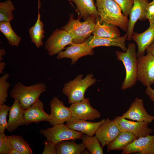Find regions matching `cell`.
<instances>
[{
  "mask_svg": "<svg viewBox=\"0 0 154 154\" xmlns=\"http://www.w3.org/2000/svg\"><path fill=\"white\" fill-rule=\"evenodd\" d=\"M95 5L100 21L118 26L127 32L129 19L114 0H96Z\"/></svg>",
  "mask_w": 154,
  "mask_h": 154,
  "instance_id": "cell-1",
  "label": "cell"
},
{
  "mask_svg": "<svg viewBox=\"0 0 154 154\" xmlns=\"http://www.w3.org/2000/svg\"><path fill=\"white\" fill-rule=\"evenodd\" d=\"M136 46L134 43H130L126 52H115L117 59L121 61L125 70V76L121 87L124 90L132 87L137 80V56Z\"/></svg>",
  "mask_w": 154,
  "mask_h": 154,
  "instance_id": "cell-2",
  "label": "cell"
},
{
  "mask_svg": "<svg viewBox=\"0 0 154 154\" xmlns=\"http://www.w3.org/2000/svg\"><path fill=\"white\" fill-rule=\"evenodd\" d=\"M47 88L42 82L27 86L19 82L14 85L10 95L12 98L18 100L22 108L26 110L38 100L40 95Z\"/></svg>",
  "mask_w": 154,
  "mask_h": 154,
  "instance_id": "cell-3",
  "label": "cell"
},
{
  "mask_svg": "<svg viewBox=\"0 0 154 154\" xmlns=\"http://www.w3.org/2000/svg\"><path fill=\"white\" fill-rule=\"evenodd\" d=\"M74 14L70 15L69 21L67 24L61 29L68 33L72 38V43L79 44L83 43L90 36L95 27L96 19L94 16L92 15L81 22L80 16L77 19H74Z\"/></svg>",
  "mask_w": 154,
  "mask_h": 154,
  "instance_id": "cell-4",
  "label": "cell"
},
{
  "mask_svg": "<svg viewBox=\"0 0 154 154\" xmlns=\"http://www.w3.org/2000/svg\"><path fill=\"white\" fill-rule=\"evenodd\" d=\"M82 74L79 75L74 79L64 84L62 92L67 96L69 104L80 102L84 99L87 89L96 81L92 74H87L84 78Z\"/></svg>",
  "mask_w": 154,
  "mask_h": 154,
  "instance_id": "cell-5",
  "label": "cell"
},
{
  "mask_svg": "<svg viewBox=\"0 0 154 154\" xmlns=\"http://www.w3.org/2000/svg\"><path fill=\"white\" fill-rule=\"evenodd\" d=\"M39 132L46 139L55 145L62 141L81 139L84 135L82 133L71 129L64 124L56 125L46 129H41Z\"/></svg>",
  "mask_w": 154,
  "mask_h": 154,
  "instance_id": "cell-6",
  "label": "cell"
},
{
  "mask_svg": "<svg viewBox=\"0 0 154 154\" xmlns=\"http://www.w3.org/2000/svg\"><path fill=\"white\" fill-rule=\"evenodd\" d=\"M137 80L147 87L154 84V56L150 52L137 57Z\"/></svg>",
  "mask_w": 154,
  "mask_h": 154,
  "instance_id": "cell-7",
  "label": "cell"
},
{
  "mask_svg": "<svg viewBox=\"0 0 154 154\" xmlns=\"http://www.w3.org/2000/svg\"><path fill=\"white\" fill-rule=\"evenodd\" d=\"M72 36L67 31L57 29L46 41L44 49L52 56L62 51L66 46L72 43Z\"/></svg>",
  "mask_w": 154,
  "mask_h": 154,
  "instance_id": "cell-8",
  "label": "cell"
},
{
  "mask_svg": "<svg viewBox=\"0 0 154 154\" xmlns=\"http://www.w3.org/2000/svg\"><path fill=\"white\" fill-rule=\"evenodd\" d=\"M114 120L121 131L130 133L138 138L150 135L153 132L148 127L149 123L145 122L129 120L122 116H116Z\"/></svg>",
  "mask_w": 154,
  "mask_h": 154,
  "instance_id": "cell-9",
  "label": "cell"
},
{
  "mask_svg": "<svg viewBox=\"0 0 154 154\" xmlns=\"http://www.w3.org/2000/svg\"><path fill=\"white\" fill-rule=\"evenodd\" d=\"M72 117L86 120H93L99 118L101 113L91 106L89 98L72 104L69 107Z\"/></svg>",
  "mask_w": 154,
  "mask_h": 154,
  "instance_id": "cell-10",
  "label": "cell"
},
{
  "mask_svg": "<svg viewBox=\"0 0 154 154\" xmlns=\"http://www.w3.org/2000/svg\"><path fill=\"white\" fill-rule=\"evenodd\" d=\"M50 106L51 113L48 122L51 125L64 124L72 117L70 108L64 106L63 102L56 97L52 99Z\"/></svg>",
  "mask_w": 154,
  "mask_h": 154,
  "instance_id": "cell-11",
  "label": "cell"
},
{
  "mask_svg": "<svg viewBox=\"0 0 154 154\" xmlns=\"http://www.w3.org/2000/svg\"><path fill=\"white\" fill-rule=\"evenodd\" d=\"M122 116L126 119L148 123L154 120V116L149 115L145 110L143 100L137 97L135 99L127 111Z\"/></svg>",
  "mask_w": 154,
  "mask_h": 154,
  "instance_id": "cell-12",
  "label": "cell"
},
{
  "mask_svg": "<svg viewBox=\"0 0 154 154\" xmlns=\"http://www.w3.org/2000/svg\"><path fill=\"white\" fill-rule=\"evenodd\" d=\"M136 152L141 154H154V135L149 134L137 138L123 149L121 153Z\"/></svg>",
  "mask_w": 154,
  "mask_h": 154,
  "instance_id": "cell-13",
  "label": "cell"
},
{
  "mask_svg": "<svg viewBox=\"0 0 154 154\" xmlns=\"http://www.w3.org/2000/svg\"><path fill=\"white\" fill-rule=\"evenodd\" d=\"M121 132L114 119L111 120L108 118L99 127L95 134L103 147L115 139Z\"/></svg>",
  "mask_w": 154,
  "mask_h": 154,
  "instance_id": "cell-14",
  "label": "cell"
},
{
  "mask_svg": "<svg viewBox=\"0 0 154 154\" xmlns=\"http://www.w3.org/2000/svg\"><path fill=\"white\" fill-rule=\"evenodd\" d=\"M64 51L58 54L57 58L60 59L69 58L71 60V64H73L80 57L94 54L93 49L88 46L85 42L81 43H72Z\"/></svg>",
  "mask_w": 154,
  "mask_h": 154,
  "instance_id": "cell-15",
  "label": "cell"
},
{
  "mask_svg": "<svg viewBox=\"0 0 154 154\" xmlns=\"http://www.w3.org/2000/svg\"><path fill=\"white\" fill-rule=\"evenodd\" d=\"M149 0H134L133 5L129 14L127 40L131 41L133 34L135 24L138 20L146 19L145 15V9Z\"/></svg>",
  "mask_w": 154,
  "mask_h": 154,
  "instance_id": "cell-16",
  "label": "cell"
},
{
  "mask_svg": "<svg viewBox=\"0 0 154 154\" xmlns=\"http://www.w3.org/2000/svg\"><path fill=\"white\" fill-rule=\"evenodd\" d=\"M127 37V33L122 37L114 38L99 37L93 35L90 36L84 42L88 46L92 48L100 46H114L119 47L124 52H126L127 48L125 43Z\"/></svg>",
  "mask_w": 154,
  "mask_h": 154,
  "instance_id": "cell-17",
  "label": "cell"
},
{
  "mask_svg": "<svg viewBox=\"0 0 154 154\" xmlns=\"http://www.w3.org/2000/svg\"><path fill=\"white\" fill-rule=\"evenodd\" d=\"M104 119L98 122H94L72 117L66 122L65 125L71 129L90 136H93L99 127L104 122Z\"/></svg>",
  "mask_w": 154,
  "mask_h": 154,
  "instance_id": "cell-18",
  "label": "cell"
},
{
  "mask_svg": "<svg viewBox=\"0 0 154 154\" xmlns=\"http://www.w3.org/2000/svg\"><path fill=\"white\" fill-rule=\"evenodd\" d=\"M24 118L26 125L31 123H38L42 121L48 122L50 119V114L44 110L43 103L39 99L36 103L25 110Z\"/></svg>",
  "mask_w": 154,
  "mask_h": 154,
  "instance_id": "cell-19",
  "label": "cell"
},
{
  "mask_svg": "<svg viewBox=\"0 0 154 154\" xmlns=\"http://www.w3.org/2000/svg\"><path fill=\"white\" fill-rule=\"evenodd\" d=\"M25 110L22 108L19 100L14 99L9 110L8 125L7 129L9 132L15 130L18 127L26 125L24 118Z\"/></svg>",
  "mask_w": 154,
  "mask_h": 154,
  "instance_id": "cell-20",
  "label": "cell"
},
{
  "mask_svg": "<svg viewBox=\"0 0 154 154\" xmlns=\"http://www.w3.org/2000/svg\"><path fill=\"white\" fill-rule=\"evenodd\" d=\"M131 39L137 44V57L144 55L145 50L154 40V24L143 33H133Z\"/></svg>",
  "mask_w": 154,
  "mask_h": 154,
  "instance_id": "cell-21",
  "label": "cell"
},
{
  "mask_svg": "<svg viewBox=\"0 0 154 154\" xmlns=\"http://www.w3.org/2000/svg\"><path fill=\"white\" fill-rule=\"evenodd\" d=\"M99 18L96 19L95 25L92 33L94 35L99 37L113 38L121 37L120 32L117 26L101 22Z\"/></svg>",
  "mask_w": 154,
  "mask_h": 154,
  "instance_id": "cell-22",
  "label": "cell"
},
{
  "mask_svg": "<svg viewBox=\"0 0 154 154\" xmlns=\"http://www.w3.org/2000/svg\"><path fill=\"white\" fill-rule=\"evenodd\" d=\"M76 5L78 16L84 20L92 15L99 17L94 0H68Z\"/></svg>",
  "mask_w": 154,
  "mask_h": 154,
  "instance_id": "cell-23",
  "label": "cell"
},
{
  "mask_svg": "<svg viewBox=\"0 0 154 154\" xmlns=\"http://www.w3.org/2000/svg\"><path fill=\"white\" fill-rule=\"evenodd\" d=\"M138 137L133 134L122 131L113 140L107 145V152L114 150H123Z\"/></svg>",
  "mask_w": 154,
  "mask_h": 154,
  "instance_id": "cell-24",
  "label": "cell"
},
{
  "mask_svg": "<svg viewBox=\"0 0 154 154\" xmlns=\"http://www.w3.org/2000/svg\"><path fill=\"white\" fill-rule=\"evenodd\" d=\"M44 23L40 19L39 10H38V17L35 24L29 29V32L31 41L36 47L39 48L43 46V39L45 37L43 29Z\"/></svg>",
  "mask_w": 154,
  "mask_h": 154,
  "instance_id": "cell-25",
  "label": "cell"
},
{
  "mask_svg": "<svg viewBox=\"0 0 154 154\" xmlns=\"http://www.w3.org/2000/svg\"><path fill=\"white\" fill-rule=\"evenodd\" d=\"M75 140H66L60 142L56 145V154H80L85 149L82 142L78 144Z\"/></svg>",
  "mask_w": 154,
  "mask_h": 154,
  "instance_id": "cell-26",
  "label": "cell"
},
{
  "mask_svg": "<svg viewBox=\"0 0 154 154\" xmlns=\"http://www.w3.org/2000/svg\"><path fill=\"white\" fill-rule=\"evenodd\" d=\"M12 148L21 154H32V151L29 145L22 137L18 135L7 136Z\"/></svg>",
  "mask_w": 154,
  "mask_h": 154,
  "instance_id": "cell-27",
  "label": "cell"
},
{
  "mask_svg": "<svg viewBox=\"0 0 154 154\" xmlns=\"http://www.w3.org/2000/svg\"><path fill=\"white\" fill-rule=\"evenodd\" d=\"M0 31L6 38L9 44L12 46H19L21 38L14 32L10 22L0 23Z\"/></svg>",
  "mask_w": 154,
  "mask_h": 154,
  "instance_id": "cell-28",
  "label": "cell"
},
{
  "mask_svg": "<svg viewBox=\"0 0 154 154\" xmlns=\"http://www.w3.org/2000/svg\"><path fill=\"white\" fill-rule=\"evenodd\" d=\"M81 139L85 148L92 154H103V147L97 137L83 135Z\"/></svg>",
  "mask_w": 154,
  "mask_h": 154,
  "instance_id": "cell-29",
  "label": "cell"
},
{
  "mask_svg": "<svg viewBox=\"0 0 154 154\" xmlns=\"http://www.w3.org/2000/svg\"><path fill=\"white\" fill-rule=\"evenodd\" d=\"M16 8L11 0L0 2V23L10 22L14 19L13 12Z\"/></svg>",
  "mask_w": 154,
  "mask_h": 154,
  "instance_id": "cell-30",
  "label": "cell"
},
{
  "mask_svg": "<svg viewBox=\"0 0 154 154\" xmlns=\"http://www.w3.org/2000/svg\"><path fill=\"white\" fill-rule=\"evenodd\" d=\"M9 76L8 73H6L0 78V105L3 104L7 101L8 91L10 86L7 81Z\"/></svg>",
  "mask_w": 154,
  "mask_h": 154,
  "instance_id": "cell-31",
  "label": "cell"
},
{
  "mask_svg": "<svg viewBox=\"0 0 154 154\" xmlns=\"http://www.w3.org/2000/svg\"><path fill=\"white\" fill-rule=\"evenodd\" d=\"M10 108L4 104L0 105V133H4L7 127L8 123L7 119Z\"/></svg>",
  "mask_w": 154,
  "mask_h": 154,
  "instance_id": "cell-32",
  "label": "cell"
},
{
  "mask_svg": "<svg viewBox=\"0 0 154 154\" xmlns=\"http://www.w3.org/2000/svg\"><path fill=\"white\" fill-rule=\"evenodd\" d=\"M12 148L7 136L4 133H0V154H9Z\"/></svg>",
  "mask_w": 154,
  "mask_h": 154,
  "instance_id": "cell-33",
  "label": "cell"
},
{
  "mask_svg": "<svg viewBox=\"0 0 154 154\" xmlns=\"http://www.w3.org/2000/svg\"><path fill=\"white\" fill-rule=\"evenodd\" d=\"M120 6L123 14L128 18L133 5L134 0H114Z\"/></svg>",
  "mask_w": 154,
  "mask_h": 154,
  "instance_id": "cell-34",
  "label": "cell"
},
{
  "mask_svg": "<svg viewBox=\"0 0 154 154\" xmlns=\"http://www.w3.org/2000/svg\"><path fill=\"white\" fill-rule=\"evenodd\" d=\"M145 15L146 19L149 21L150 26L154 24V0L149 3L145 9Z\"/></svg>",
  "mask_w": 154,
  "mask_h": 154,
  "instance_id": "cell-35",
  "label": "cell"
},
{
  "mask_svg": "<svg viewBox=\"0 0 154 154\" xmlns=\"http://www.w3.org/2000/svg\"><path fill=\"white\" fill-rule=\"evenodd\" d=\"M44 148L42 154H56V145L46 139L43 142Z\"/></svg>",
  "mask_w": 154,
  "mask_h": 154,
  "instance_id": "cell-36",
  "label": "cell"
},
{
  "mask_svg": "<svg viewBox=\"0 0 154 154\" xmlns=\"http://www.w3.org/2000/svg\"><path fill=\"white\" fill-rule=\"evenodd\" d=\"M145 93L150 100L154 102V90L151 87V86L146 87Z\"/></svg>",
  "mask_w": 154,
  "mask_h": 154,
  "instance_id": "cell-37",
  "label": "cell"
},
{
  "mask_svg": "<svg viewBox=\"0 0 154 154\" xmlns=\"http://www.w3.org/2000/svg\"><path fill=\"white\" fill-rule=\"evenodd\" d=\"M146 51L151 53L154 56V40L147 48Z\"/></svg>",
  "mask_w": 154,
  "mask_h": 154,
  "instance_id": "cell-38",
  "label": "cell"
},
{
  "mask_svg": "<svg viewBox=\"0 0 154 154\" xmlns=\"http://www.w3.org/2000/svg\"><path fill=\"white\" fill-rule=\"evenodd\" d=\"M6 63L3 61L0 62V74L3 73V70L5 69Z\"/></svg>",
  "mask_w": 154,
  "mask_h": 154,
  "instance_id": "cell-39",
  "label": "cell"
},
{
  "mask_svg": "<svg viewBox=\"0 0 154 154\" xmlns=\"http://www.w3.org/2000/svg\"><path fill=\"white\" fill-rule=\"evenodd\" d=\"M6 51L4 49L1 48L0 49V62L2 61L3 60V56L6 53Z\"/></svg>",
  "mask_w": 154,
  "mask_h": 154,
  "instance_id": "cell-40",
  "label": "cell"
},
{
  "mask_svg": "<svg viewBox=\"0 0 154 154\" xmlns=\"http://www.w3.org/2000/svg\"><path fill=\"white\" fill-rule=\"evenodd\" d=\"M9 154H21L19 151L16 149L12 148L10 151Z\"/></svg>",
  "mask_w": 154,
  "mask_h": 154,
  "instance_id": "cell-41",
  "label": "cell"
},
{
  "mask_svg": "<svg viewBox=\"0 0 154 154\" xmlns=\"http://www.w3.org/2000/svg\"><path fill=\"white\" fill-rule=\"evenodd\" d=\"M90 152L87 149L85 150V149L83 151L82 154H90Z\"/></svg>",
  "mask_w": 154,
  "mask_h": 154,
  "instance_id": "cell-42",
  "label": "cell"
},
{
  "mask_svg": "<svg viewBox=\"0 0 154 154\" xmlns=\"http://www.w3.org/2000/svg\"><path fill=\"white\" fill-rule=\"evenodd\" d=\"M38 9L39 10L40 8L41 3L40 0H38Z\"/></svg>",
  "mask_w": 154,
  "mask_h": 154,
  "instance_id": "cell-43",
  "label": "cell"
}]
</instances>
